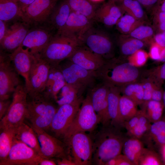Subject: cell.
Wrapping results in <instances>:
<instances>
[{
  "label": "cell",
  "mask_w": 165,
  "mask_h": 165,
  "mask_svg": "<svg viewBox=\"0 0 165 165\" xmlns=\"http://www.w3.org/2000/svg\"><path fill=\"white\" fill-rule=\"evenodd\" d=\"M110 0L113 1L115 2H116L120 0Z\"/></svg>",
  "instance_id": "62"
},
{
  "label": "cell",
  "mask_w": 165,
  "mask_h": 165,
  "mask_svg": "<svg viewBox=\"0 0 165 165\" xmlns=\"http://www.w3.org/2000/svg\"><path fill=\"white\" fill-rule=\"evenodd\" d=\"M143 8L150 11L156 6L160 0H136Z\"/></svg>",
  "instance_id": "50"
},
{
  "label": "cell",
  "mask_w": 165,
  "mask_h": 165,
  "mask_svg": "<svg viewBox=\"0 0 165 165\" xmlns=\"http://www.w3.org/2000/svg\"><path fill=\"white\" fill-rule=\"evenodd\" d=\"M147 73V78L156 86L162 87L165 81V62Z\"/></svg>",
  "instance_id": "42"
},
{
  "label": "cell",
  "mask_w": 165,
  "mask_h": 165,
  "mask_svg": "<svg viewBox=\"0 0 165 165\" xmlns=\"http://www.w3.org/2000/svg\"><path fill=\"white\" fill-rule=\"evenodd\" d=\"M72 11L82 14L89 19L94 20L97 9L95 4L91 0H66Z\"/></svg>",
  "instance_id": "30"
},
{
  "label": "cell",
  "mask_w": 165,
  "mask_h": 165,
  "mask_svg": "<svg viewBox=\"0 0 165 165\" xmlns=\"http://www.w3.org/2000/svg\"><path fill=\"white\" fill-rule=\"evenodd\" d=\"M38 139L41 152L45 158H63L67 157L69 151L64 142L48 134L46 131L31 125Z\"/></svg>",
  "instance_id": "13"
},
{
  "label": "cell",
  "mask_w": 165,
  "mask_h": 165,
  "mask_svg": "<svg viewBox=\"0 0 165 165\" xmlns=\"http://www.w3.org/2000/svg\"><path fill=\"white\" fill-rule=\"evenodd\" d=\"M60 68L67 83L77 88L80 95L93 87L98 79L96 71L86 70L68 61L59 64Z\"/></svg>",
  "instance_id": "4"
},
{
  "label": "cell",
  "mask_w": 165,
  "mask_h": 165,
  "mask_svg": "<svg viewBox=\"0 0 165 165\" xmlns=\"http://www.w3.org/2000/svg\"><path fill=\"white\" fill-rule=\"evenodd\" d=\"M56 104L42 94L32 98L28 97L26 119L30 121L37 117L55 114L58 107Z\"/></svg>",
  "instance_id": "18"
},
{
  "label": "cell",
  "mask_w": 165,
  "mask_h": 165,
  "mask_svg": "<svg viewBox=\"0 0 165 165\" xmlns=\"http://www.w3.org/2000/svg\"><path fill=\"white\" fill-rule=\"evenodd\" d=\"M58 1L35 0L25 9L21 18L28 24L42 22L50 16Z\"/></svg>",
  "instance_id": "15"
},
{
  "label": "cell",
  "mask_w": 165,
  "mask_h": 165,
  "mask_svg": "<svg viewBox=\"0 0 165 165\" xmlns=\"http://www.w3.org/2000/svg\"><path fill=\"white\" fill-rule=\"evenodd\" d=\"M56 163L50 158H42L40 160L39 165H56Z\"/></svg>",
  "instance_id": "56"
},
{
  "label": "cell",
  "mask_w": 165,
  "mask_h": 165,
  "mask_svg": "<svg viewBox=\"0 0 165 165\" xmlns=\"http://www.w3.org/2000/svg\"><path fill=\"white\" fill-rule=\"evenodd\" d=\"M28 31L25 25L16 23L7 30L2 41L1 47L5 52H12L20 46Z\"/></svg>",
  "instance_id": "21"
},
{
  "label": "cell",
  "mask_w": 165,
  "mask_h": 165,
  "mask_svg": "<svg viewBox=\"0 0 165 165\" xmlns=\"http://www.w3.org/2000/svg\"><path fill=\"white\" fill-rule=\"evenodd\" d=\"M23 12L24 11L26 7L35 0H15Z\"/></svg>",
  "instance_id": "54"
},
{
  "label": "cell",
  "mask_w": 165,
  "mask_h": 165,
  "mask_svg": "<svg viewBox=\"0 0 165 165\" xmlns=\"http://www.w3.org/2000/svg\"><path fill=\"white\" fill-rule=\"evenodd\" d=\"M11 62L16 70L25 80V86L28 84L29 74L33 56L28 49L21 46L9 54Z\"/></svg>",
  "instance_id": "19"
},
{
  "label": "cell",
  "mask_w": 165,
  "mask_h": 165,
  "mask_svg": "<svg viewBox=\"0 0 165 165\" xmlns=\"http://www.w3.org/2000/svg\"><path fill=\"white\" fill-rule=\"evenodd\" d=\"M108 86V111L110 124L116 127L121 129L124 128V127L123 123L120 117L119 109L121 92L118 87Z\"/></svg>",
  "instance_id": "25"
},
{
  "label": "cell",
  "mask_w": 165,
  "mask_h": 165,
  "mask_svg": "<svg viewBox=\"0 0 165 165\" xmlns=\"http://www.w3.org/2000/svg\"><path fill=\"white\" fill-rule=\"evenodd\" d=\"M145 23V21L137 19L127 14L123 15L118 20L116 25L117 29L122 34L127 35Z\"/></svg>",
  "instance_id": "38"
},
{
  "label": "cell",
  "mask_w": 165,
  "mask_h": 165,
  "mask_svg": "<svg viewBox=\"0 0 165 165\" xmlns=\"http://www.w3.org/2000/svg\"><path fill=\"white\" fill-rule=\"evenodd\" d=\"M158 61L162 62H165V48L164 49L161 57Z\"/></svg>",
  "instance_id": "59"
},
{
  "label": "cell",
  "mask_w": 165,
  "mask_h": 165,
  "mask_svg": "<svg viewBox=\"0 0 165 165\" xmlns=\"http://www.w3.org/2000/svg\"><path fill=\"white\" fill-rule=\"evenodd\" d=\"M141 109L149 120L152 123L162 118L164 109L163 102L151 100L142 106Z\"/></svg>",
  "instance_id": "35"
},
{
  "label": "cell",
  "mask_w": 165,
  "mask_h": 165,
  "mask_svg": "<svg viewBox=\"0 0 165 165\" xmlns=\"http://www.w3.org/2000/svg\"><path fill=\"white\" fill-rule=\"evenodd\" d=\"M61 91L59 97L56 102L58 106L74 104L83 99L78 89L71 84L66 83Z\"/></svg>",
  "instance_id": "32"
},
{
  "label": "cell",
  "mask_w": 165,
  "mask_h": 165,
  "mask_svg": "<svg viewBox=\"0 0 165 165\" xmlns=\"http://www.w3.org/2000/svg\"><path fill=\"white\" fill-rule=\"evenodd\" d=\"M154 40L161 46L165 48V31L155 34Z\"/></svg>",
  "instance_id": "52"
},
{
  "label": "cell",
  "mask_w": 165,
  "mask_h": 165,
  "mask_svg": "<svg viewBox=\"0 0 165 165\" xmlns=\"http://www.w3.org/2000/svg\"><path fill=\"white\" fill-rule=\"evenodd\" d=\"M19 75L13 66L9 54L1 51L0 100L9 99L17 87L21 84Z\"/></svg>",
  "instance_id": "9"
},
{
  "label": "cell",
  "mask_w": 165,
  "mask_h": 165,
  "mask_svg": "<svg viewBox=\"0 0 165 165\" xmlns=\"http://www.w3.org/2000/svg\"><path fill=\"white\" fill-rule=\"evenodd\" d=\"M138 68L121 57L113 58L106 60L96 72L98 79L101 82L119 87L137 82L141 74Z\"/></svg>",
  "instance_id": "2"
},
{
  "label": "cell",
  "mask_w": 165,
  "mask_h": 165,
  "mask_svg": "<svg viewBox=\"0 0 165 165\" xmlns=\"http://www.w3.org/2000/svg\"><path fill=\"white\" fill-rule=\"evenodd\" d=\"M81 45L76 38L57 34L52 38L39 56L50 66L58 65L68 59Z\"/></svg>",
  "instance_id": "3"
},
{
  "label": "cell",
  "mask_w": 165,
  "mask_h": 165,
  "mask_svg": "<svg viewBox=\"0 0 165 165\" xmlns=\"http://www.w3.org/2000/svg\"><path fill=\"white\" fill-rule=\"evenodd\" d=\"M153 9L165 12V0H160Z\"/></svg>",
  "instance_id": "57"
},
{
  "label": "cell",
  "mask_w": 165,
  "mask_h": 165,
  "mask_svg": "<svg viewBox=\"0 0 165 165\" xmlns=\"http://www.w3.org/2000/svg\"><path fill=\"white\" fill-rule=\"evenodd\" d=\"M164 90L162 87L155 86L153 90L151 100L158 101H163Z\"/></svg>",
  "instance_id": "49"
},
{
  "label": "cell",
  "mask_w": 165,
  "mask_h": 165,
  "mask_svg": "<svg viewBox=\"0 0 165 165\" xmlns=\"http://www.w3.org/2000/svg\"><path fill=\"white\" fill-rule=\"evenodd\" d=\"M44 158L35 150L15 138L6 158L0 165H38Z\"/></svg>",
  "instance_id": "11"
},
{
  "label": "cell",
  "mask_w": 165,
  "mask_h": 165,
  "mask_svg": "<svg viewBox=\"0 0 165 165\" xmlns=\"http://www.w3.org/2000/svg\"><path fill=\"white\" fill-rule=\"evenodd\" d=\"M141 83L144 91L143 103L141 105L142 106L151 100L152 91L156 85L147 78L143 79Z\"/></svg>",
  "instance_id": "45"
},
{
  "label": "cell",
  "mask_w": 165,
  "mask_h": 165,
  "mask_svg": "<svg viewBox=\"0 0 165 165\" xmlns=\"http://www.w3.org/2000/svg\"><path fill=\"white\" fill-rule=\"evenodd\" d=\"M93 2H94V1H101L102 0H91Z\"/></svg>",
  "instance_id": "61"
},
{
  "label": "cell",
  "mask_w": 165,
  "mask_h": 165,
  "mask_svg": "<svg viewBox=\"0 0 165 165\" xmlns=\"http://www.w3.org/2000/svg\"><path fill=\"white\" fill-rule=\"evenodd\" d=\"M118 42L120 53L123 57H128L146 45L143 41L122 34L119 36Z\"/></svg>",
  "instance_id": "29"
},
{
  "label": "cell",
  "mask_w": 165,
  "mask_h": 165,
  "mask_svg": "<svg viewBox=\"0 0 165 165\" xmlns=\"http://www.w3.org/2000/svg\"><path fill=\"white\" fill-rule=\"evenodd\" d=\"M82 101L58 106L50 129L56 137L63 138L77 114Z\"/></svg>",
  "instance_id": "12"
},
{
  "label": "cell",
  "mask_w": 165,
  "mask_h": 165,
  "mask_svg": "<svg viewBox=\"0 0 165 165\" xmlns=\"http://www.w3.org/2000/svg\"><path fill=\"white\" fill-rule=\"evenodd\" d=\"M160 151L162 155L161 157L164 163L165 164V145L161 148L160 150Z\"/></svg>",
  "instance_id": "58"
},
{
  "label": "cell",
  "mask_w": 165,
  "mask_h": 165,
  "mask_svg": "<svg viewBox=\"0 0 165 165\" xmlns=\"http://www.w3.org/2000/svg\"><path fill=\"white\" fill-rule=\"evenodd\" d=\"M15 128H1L0 161L7 157L15 139Z\"/></svg>",
  "instance_id": "33"
},
{
  "label": "cell",
  "mask_w": 165,
  "mask_h": 165,
  "mask_svg": "<svg viewBox=\"0 0 165 165\" xmlns=\"http://www.w3.org/2000/svg\"><path fill=\"white\" fill-rule=\"evenodd\" d=\"M163 102L164 105V109L165 110V89L164 90V93L163 98Z\"/></svg>",
  "instance_id": "60"
},
{
  "label": "cell",
  "mask_w": 165,
  "mask_h": 165,
  "mask_svg": "<svg viewBox=\"0 0 165 165\" xmlns=\"http://www.w3.org/2000/svg\"><path fill=\"white\" fill-rule=\"evenodd\" d=\"M164 164L161 156L155 150L145 148L138 161V165Z\"/></svg>",
  "instance_id": "41"
},
{
  "label": "cell",
  "mask_w": 165,
  "mask_h": 165,
  "mask_svg": "<svg viewBox=\"0 0 165 165\" xmlns=\"http://www.w3.org/2000/svg\"><path fill=\"white\" fill-rule=\"evenodd\" d=\"M80 42L82 45L86 46L105 60L114 58L113 41L110 36L103 31L92 27L82 36Z\"/></svg>",
  "instance_id": "8"
},
{
  "label": "cell",
  "mask_w": 165,
  "mask_h": 165,
  "mask_svg": "<svg viewBox=\"0 0 165 165\" xmlns=\"http://www.w3.org/2000/svg\"><path fill=\"white\" fill-rule=\"evenodd\" d=\"M57 161L58 165H76L71 157L69 156L61 158Z\"/></svg>",
  "instance_id": "53"
},
{
  "label": "cell",
  "mask_w": 165,
  "mask_h": 165,
  "mask_svg": "<svg viewBox=\"0 0 165 165\" xmlns=\"http://www.w3.org/2000/svg\"><path fill=\"white\" fill-rule=\"evenodd\" d=\"M141 112V110H138L134 116L124 122L123 127L128 132L133 129L138 123Z\"/></svg>",
  "instance_id": "48"
},
{
  "label": "cell",
  "mask_w": 165,
  "mask_h": 165,
  "mask_svg": "<svg viewBox=\"0 0 165 165\" xmlns=\"http://www.w3.org/2000/svg\"><path fill=\"white\" fill-rule=\"evenodd\" d=\"M23 13L15 0H0V20L6 22L17 16L22 17Z\"/></svg>",
  "instance_id": "31"
},
{
  "label": "cell",
  "mask_w": 165,
  "mask_h": 165,
  "mask_svg": "<svg viewBox=\"0 0 165 165\" xmlns=\"http://www.w3.org/2000/svg\"><path fill=\"white\" fill-rule=\"evenodd\" d=\"M144 24L139 26L129 34L125 35L143 41L146 45L150 44L154 41L155 31L153 27Z\"/></svg>",
  "instance_id": "39"
},
{
  "label": "cell",
  "mask_w": 165,
  "mask_h": 165,
  "mask_svg": "<svg viewBox=\"0 0 165 165\" xmlns=\"http://www.w3.org/2000/svg\"><path fill=\"white\" fill-rule=\"evenodd\" d=\"M15 133L16 139L31 148L44 157L37 135L31 126L24 122L15 128Z\"/></svg>",
  "instance_id": "26"
},
{
  "label": "cell",
  "mask_w": 165,
  "mask_h": 165,
  "mask_svg": "<svg viewBox=\"0 0 165 165\" xmlns=\"http://www.w3.org/2000/svg\"><path fill=\"white\" fill-rule=\"evenodd\" d=\"M150 45L149 57L152 59L158 61L165 48L161 46L154 41Z\"/></svg>",
  "instance_id": "46"
},
{
  "label": "cell",
  "mask_w": 165,
  "mask_h": 165,
  "mask_svg": "<svg viewBox=\"0 0 165 165\" xmlns=\"http://www.w3.org/2000/svg\"><path fill=\"white\" fill-rule=\"evenodd\" d=\"M72 10L66 0H62L57 5L51 14V22L53 26L60 31L66 23Z\"/></svg>",
  "instance_id": "28"
},
{
  "label": "cell",
  "mask_w": 165,
  "mask_h": 165,
  "mask_svg": "<svg viewBox=\"0 0 165 165\" xmlns=\"http://www.w3.org/2000/svg\"><path fill=\"white\" fill-rule=\"evenodd\" d=\"M121 129L111 124L103 126L92 138V164L105 165L109 160L121 154L124 143L127 137Z\"/></svg>",
  "instance_id": "1"
},
{
  "label": "cell",
  "mask_w": 165,
  "mask_h": 165,
  "mask_svg": "<svg viewBox=\"0 0 165 165\" xmlns=\"http://www.w3.org/2000/svg\"><path fill=\"white\" fill-rule=\"evenodd\" d=\"M109 88L108 85L101 82L88 90L93 108L103 126L110 124L108 111Z\"/></svg>",
  "instance_id": "14"
},
{
  "label": "cell",
  "mask_w": 165,
  "mask_h": 165,
  "mask_svg": "<svg viewBox=\"0 0 165 165\" xmlns=\"http://www.w3.org/2000/svg\"><path fill=\"white\" fill-rule=\"evenodd\" d=\"M66 83L59 64L50 66L46 86L42 94L56 102L58 94Z\"/></svg>",
  "instance_id": "24"
},
{
  "label": "cell",
  "mask_w": 165,
  "mask_h": 165,
  "mask_svg": "<svg viewBox=\"0 0 165 165\" xmlns=\"http://www.w3.org/2000/svg\"><path fill=\"white\" fill-rule=\"evenodd\" d=\"M27 99L25 85L21 84L13 94L9 108L0 120V129L15 128L24 122L27 115Z\"/></svg>",
  "instance_id": "5"
},
{
  "label": "cell",
  "mask_w": 165,
  "mask_h": 165,
  "mask_svg": "<svg viewBox=\"0 0 165 165\" xmlns=\"http://www.w3.org/2000/svg\"><path fill=\"white\" fill-rule=\"evenodd\" d=\"M12 101L9 99L0 100V119L6 115L10 105Z\"/></svg>",
  "instance_id": "51"
},
{
  "label": "cell",
  "mask_w": 165,
  "mask_h": 165,
  "mask_svg": "<svg viewBox=\"0 0 165 165\" xmlns=\"http://www.w3.org/2000/svg\"><path fill=\"white\" fill-rule=\"evenodd\" d=\"M141 139L147 148L160 150L165 145V118L162 117L152 123L148 131Z\"/></svg>",
  "instance_id": "22"
},
{
  "label": "cell",
  "mask_w": 165,
  "mask_h": 165,
  "mask_svg": "<svg viewBox=\"0 0 165 165\" xmlns=\"http://www.w3.org/2000/svg\"><path fill=\"white\" fill-rule=\"evenodd\" d=\"M138 105L133 100L123 95L120 96L119 103V112L123 123L135 115L138 110Z\"/></svg>",
  "instance_id": "37"
},
{
  "label": "cell",
  "mask_w": 165,
  "mask_h": 165,
  "mask_svg": "<svg viewBox=\"0 0 165 165\" xmlns=\"http://www.w3.org/2000/svg\"><path fill=\"white\" fill-rule=\"evenodd\" d=\"M52 37L47 30L37 28L29 31L21 45L34 56L39 55Z\"/></svg>",
  "instance_id": "20"
},
{
  "label": "cell",
  "mask_w": 165,
  "mask_h": 165,
  "mask_svg": "<svg viewBox=\"0 0 165 165\" xmlns=\"http://www.w3.org/2000/svg\"><path fill=\"white\" fill-rule=\"evenodd\" d=\"M33 56L28 84L25 86L28 97L29 98L34 97L42 94L46 86L50 68V64L39 55Z\"/></svg>",
  "instance_id": "10"
},
{
  "label": "cell",
  "mask_w": 165,
  "mask_h": 165,
  "mask_svg": "<svg viewBox=\"0 0 165 165\" xmlns=\"http://www.w3.org/2000/svg\"><path fill=\"white\" fill-rule=\"evenodd\" d=\"M100 123L98 116L92 105L90 96L87 93L63 139L64 141L78 132H92Z\"/></svg>",
  "instance_id": "6"
},
{
  "label": "cell",
  "mask_w": 165,
  "mask_h": 165,
  "mask_svg": "<svg viewBox=\"0 0 165 165\" xmlns=\"http://www.w3.org/2000/svg\"><path fill=\"white\" fill-rule=\"evenodd\" d=\"M124 13L116 2L108 0L97 9L94 20L107 27H111L116 25Z\"/></svg>",
  "instance_id": "23"
},
{
  "label": "cell",
  "mask_w": 165,
  "mask_h": 165,
  "mask_svg": "<svg viewBox=\"0 0 165 165\" xmlns=\"http://www.w3.org/2000/svg\"><path fill=\"white\" fill-rule=\"evenodd\" d=\"M6 22L0 20V42L3 39L7 30L6 28Z\"/></svg>",
  "instance_id": "55"
},
{
  "label": "cell",
  "mask_w": 165,
  "mask_h": 165,
  "mask_svg": "<svg viewBox=\"0 0 165 165\" xmlns=\"http://www.w3.org/2000/svg\"><path fill=\"white\" fill-rule=\"evenodd\" d=\"M70 150L72 158L76 165L92 164L93 141L92 137L86 132L75 133L64 140Z\"/></svg>",
  "instance_id": "7"
},
{
  "label": "cell",
  "mask_w": 165,
  "mask_h": 165,
  "mask_svg": "<svg viewBox=\"0 0 165 165\" xmlns=\"http://www.w3.org/2000/svg\"><path fill=\"white\" fill-rule=\"evenodd\" d=\"M116 2L124 13L145 21L146 16L143 8L136 0H120Z\"/></svg>",
  "instance_id": "34"
},
{
  "label": "cell",
  "mask_w": 165,
  "mask_h": 165,
  "mask_svg": "<svg viewBox=\"0 0 165 165\" xmlns=\"http://www.w3.org/2000/svg\"><path fill=\"white\" fill-rule=\"evenodd\" d=\"M129 137L124 143L122 152L134 165H138L140 157L145 148L144 144L140 139Z\"/></svg>",
  "instance_id": "27"
},
{
  "label": "cell",
  "mask_w": 165,
  "mask_h": 165,
  "mask_svg": "<svg viewBox=\"0 0 165 165\" xmlns=\"http://www.w3.org/2000/svg\"><path fill=\"white\" fill-rule=\"evenodd\" d=\"M93 21L82 14L72 11L64 27L57 34L75 37L80 41L82 36L93 26Z\"/></svg>",
  "instance_id": "17"
},
{
  "label": "cell",
  "mask_w": 165,
  "mask_h": 165,
  "mask_svg": "<svg viewBox=\"0 0 165 165\" xmlns=\"http://www.w3.org/2000/svg\"><path fill=\"white\" fill-rule=\"evenodd\" d=\"M105 165H134L123 154H121L109 160Z\"/></svg>",
  "instance_id": "47"
},
{
  "label": "cell",
  "mask_w": 165,
  "mask_h": 165,
  "mask_svg": "<svg viewBox=\"0 0 165 165\" xmlns=\"http://www.w3.org/2000/svg\"><path fill=\"white\" fill-rule=\"evenodd\" d=\"M141 110V114L138 123L133 129L127 132V135L129 137L140 139L148 131L152 124L143 111Z\"/></svg>",
  "instance_id": "40"
},
{
  "label": "cell",
  "mask_w": 165,
  "mask_h": 165,
  "mask_svg": "<svg viewBox=\"0 0 165 165\" xmlns=\"http://www.w3.org/2000/svg\"><path fill=\"white\" fill-rule=\"evenodd\" d=\"M119 88L123 95L133 100L138 105H142L144 91L141 83L133 82L119 87Z\"/></svg>",
  "instance_id": "36"
},
{
  "label": "cell",
  "mask_w": 165,
  "mask_h": 165,
  "mask_svg": "<svg viewBox=\"0 0 165 165\" xmlns=\"http://www.w3.org/2000/svg\"><path fill=\"white\" fill-rule=\"evenodd\" d=\"M148 57V54L146 51L140 49L128 56L127 61L133 65L138 68L145 64Z\"/></svg>",
  "instance_id": "43"
},
{
  "label": "cell",
  "mask_w": 165,
  "mask_h": 165,
  "mask_svg": "<svg viewBox=\"0 0 165 165\" xmlns=\"http://www.w3.org/2000/svg\"><path fill=\"white\" fill-rule=\"evenodd\" d=\"M67 59L86 70L93 71L101 68L106 60L83 45L78 47Z\"/></svg>",
  "instance_id": "16"
},
{
  "label": "cell",
  "mask_w": 165,
  "mask_h": 165,
  "mask_svg": "<svg viewBox=\"0 0 165 165\" xmlns=\"http://www.w3.org/2000/svg\"><path fill=\"white\" fill-rule=\"evenodd\" d=\"M153 16V27L157 33L165 31V12L153 9L152 11Z\"/></svg>",
  "instance_id": "44"
}]
</instances>
